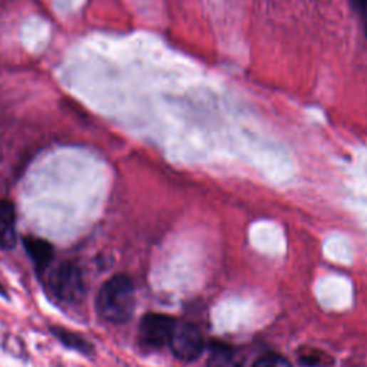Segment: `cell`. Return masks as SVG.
<instances>
[{
  "label": "cell",
  "mask_w": 367,
  "mask_h": 367,
  "mask_svg": "<svg viewBox=\"0 0 367 367\" xmlns=\"http://www.w3.org/2000/svg\"><path fill=\"white\" fill-rule=\"evenodd\" d=\"M137 306L135 287L125 274L109 279L96 297V311L108 323L124 324L131 320Z\"/></svg>",
  "instance_id": "cell-1"
},
{
  "label": "cell",
  "mask_w": 367,
  "mask_h": 367,
  "mask_svg": "<svg viewBox=\"0 0 367 367\" xmlns=\"http://www.w3.org/2000/svg\"><path fill=\"white\" fill-rule=\"evenodd\" d=\"M49 289L58 300L68 304H79L86 294L82 272L73 263H62L51 273Z\"/></svg>",
  "instance_id": "cell-2"
},
{
  "label": "cell",
  "mask_w": 367,
  "mask_h": 367,
  "mask_svg": "<svg viewBox=\"0 0 367 367\" xmlns=\"http://www.w3.org/2000/svg\"><path fill=\"white\" fill-rule=\"evenodd\" d=\"M175 321L172 317L158 313L145 314L140 323V343L150 350H158L170 344Z\"/></svg>",
  "instance_id": "cell-3"
},
{
  "label": "cell",
  "mask_w": 367,
  "mask_h": 367,
  "mask_svg": "<svg viewBox=\"0 0 367 367\" xmlns=\"http://www.w3.org/2000/svg\"><path fill=\"white\" fill-rule=\"evenodd\" d=\"M170 347L178 358L192 361L201 356L204 350V338L197 326L191 323H175Z\"/></svg>",
  "instance_id": "cell-4"
},
{
  "label": "cell",
  "mask_w": 367,
  "mask_h": 367,
  "mask_svg": "<svg viewBox=\"0 0 367 367\" xmlns=\"http://www.w3.org/2000/svg\"><path fill=\"white\" fill-rule=\"evenodd\" d=\"M16 210L12 201H0V249L6 252L16 247Z\"/></svg>",
  "instance_id": "cell-5"
},
{
  "label": "cell",
  "mask_w": 367,
  "mask_h": 367,
  "mask_svg": "<svg viewBox=\"0 0 367 367\" xmlns=\"http://www.w3.org/2000/svg\"><path fill=\"white\" fill-rule=\"evenodd\" d=\"M24 246L39 273H42L53 260V247L46 239L26 235L24 238Z\"/></svg>",
  "instance_id": "cell-6"
},
{
  "label": "cell",
  "mask_w": 367,
  "mask_h": 367,
  "mask_svg": "<svg viewBox=\"0 0 367 367\" xmlns=\"http://www.w3.org/2000/svg\"><path fill=\"white\" fill-rule=\"evenodd\" d=\"M51 333L53 337H56L66 348L82 353L85 356H93L95 354V346L88 341L82 334H78L76 331L68 330L62 326H52Z\"/></svg>",
  "instance_id": "cell-7"
},
{
  "label": "cell",
  "mask_w": 367,
  "mask_h": 367,
  "mask_svg": "<svg viewBox=\"0 0 367 367\" xmlns=\"http://www.w3.org/2000/svg\"><path fill=\"white\" fill-rule=\"evenodd\" d=\"M244 357L229 344L215 343L211 346L208 367H242Z\"/></svg>",
  "instance_id": "cell-8"
},
{
  "label": "cell",
  "mask_w": 367,
  "mask_h": 367,
  "mask_svg": "<svg viewBox=\"0 0 367 367\" xmlns=\"http://www.w3.org/2000/svg\"><path fill=\"white\" fill-rule=\"evenodd\" d=\"M253 367H291V363L279 354H269L259 358Z\"/></svg>",
  "instance_id": "cell-9"
},
{
  "label": "cell",
  "mask_w": 367,
  "mask_h": 367,
  "mask_svg": "<svg viewBox=\"0 0 367 367\" xmlns=\"http://www.w3.org/2000/svg\"><path fill=\"white\" fill-rule=\"evenodd\" d=\"M348 4L358 14L364 35L367 36V0H348Z\"/></svg>",
  "instance_id": "cell-10"
},
{
  "label": "cell",
  "mask_w": 367,
  "mask_h": 367,
  "mask_svg": "<svg viewBox=\"0 0 367 367\" xmlns=\"http://www.w3.org/2000/svg\"><path fill=\"white\" fill-rule=\"evenodd\" d=\"M320 357L321 356H316V351H314L311 354H303L300 357V361L307 366H317V364H320Z\"/></svg>",
  "instance_id": "cell-11"
},
{
  "label": "cell",
  "mask_w": 367,
  "mask_h": 367,
  "mask_svg": "<svg viewBox=\"0 0 367 367\" xmlns=\"http://www.w3.org/2000/svg\"><path fill=\"white\" fill-rule=\"evenodd\" d=\"M0 296L8 297V294H6V291H5V289H4V286H2V284H0Z\"/></svg>",
  "instance_id": "cell-12"
}]
</instances>
